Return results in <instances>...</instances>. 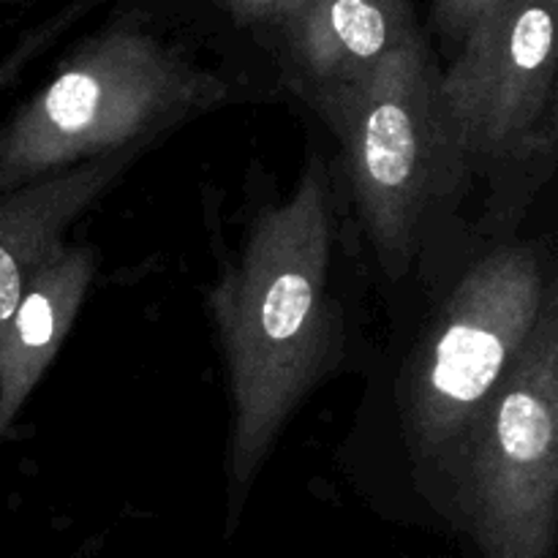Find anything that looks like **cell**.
I'll list each match as a JSON object with an SVG mask.
<instances>
[{
  "mask_svg": "<svg viewBox=\"0 0 558 558\" xmlns=\"http://www.w3.org/2000/svg\"><path fill=\"white\" fill-rule=\"evenodd\" d=\"M332 238V178L314 153L292 194L251 223L243 248L210 294L232 390V515L338 349Z\"/></svg>",
  "mask_w": 558,
  "mask_h": 558,
  "instance_id": "obj_1",
  "label": "cell"
},
{
  "mask_svg": "<svg viewBox=\"0 0 558 558\" xmlns=\"http://www.w3.org/2000/svg\"><path fill=\"white\" fill-rule=\"evenodd\" d=\"M98 3H107V0H71V3L63 5L58 14H52L47 22L33 27L31 33H25V36L20 38V44L0 60V93L25 71V65L31 63V60H36L44 49L52 47L71 25H76L82 16L90 14Z\"/></svg>",
  "mask_w": 558,
  "mask_h": 558,
  "instance_id": "obj_10",
  "label": "cell"
},
{
  "mask_svg": "<svg viewBox=\"0 0 558 558\" xmlns=\"http://www.w3.org/2000/svg\"><path fill=\"white\" fill-rule=\"evenodd\" d=\"M450 483L494 558H543L558 505V300L469 428Z\"/></svg>",
  "mask_w": 558,
  "mask_h": 558,
  "instance_id": "obj_5",
  "label": "cell"
},
{
  "mask_svg": "<svg viewBox=\"0 0 558 558\" xmlns=\"http://www.w3.org/2000/svg\"><path fill=\"white\" fill-rule=\"evenodd\" d=\"M556 298L534 243L490 251L458 281L412 363L403 390L409 441L423 466L450 474L469 428Z\"/></svg>",
  "mask_w": 558,
  "mask_h": 558,
  "instance_id": "obj_4",
  "label": "cell"
},
{
  "mask_svg": "<svg viewBox=\"0 0 558 558\" xmlns=\"http://www.w3.org/2000/svg\"><path fill=\"white\" fill-rule=\"evenodd\" d=\"M96 276L87 245H63L22 292L0 330V445L11 436L22 407L58 357L60 343L85 305Z\"/></svg>",
  "mask_w": 558,
  "mask_h": 558,
  "instance_id": "obj_9",
  "label": "cell"
},
{
  "mask_svg": "<svg viewBox=\"0 0 558 558\" xmlns=\"http://www.w3.org/2000/svg\"><path fill=\"white\" fill-rule=\"evenodd\" d=\"M150 147L153 142H140L0 196V330L31 278L63 248L65 232Z\"/></svg>",
  "mask_w": 558,
  "mask_h": 558,
  "instance_id": "obj_8",
  "label": "cell"
},
{
  "mask_svg": "<svg viewBox=\"0 0 558 558\" xmlns=\"http://www.w3.org/2000/svg\"><path fill=\"white\" fill-rule=\"evenodd\" d=\"M240 27H254L276 36L300 0H218Z\"/></svg>",
  "mask_w": 558,
  "mask_h": 558,
  "instance_id": "obj_12",
  "label": "cell"
},
{
  "mask_svg": "<svg viewBox=\"0 0 558 558\" xmlns=\"http://www.w3.org/2000/svg\"><path fill=\"white\" fill-rule=\"evenodd\" d=\"M414 0H300L276 47L300 98L357 80L417 33Z\"/></svg>",
  "mask_w": 558,
  "mask_h": 558,
  "instance_id": "obj_7",
  "label": "cell"
},
{
  "mask_svg": "<svg viewBox=\"0 0 558 558\" xmlns=\"http://www.w3.org/2000/svg\"><path fill=\"white\" fill-rule=\"evenodd\" d=\"M556 11L554 0H507L439 71L441 104L469 174L554 158Z\"/></svg>",
  "mask_w": 558,
  "mask_h": 558,
  "instance_id": "obj_6",
  "label": "cell"
},
{
  "mask_svg": "<svg viewBox=\"0 0 558 558\" xmlns=\"http://www.w3.org/2000/svg\"><path fill=\"white\" fill-rule=\"evenodd\" d=\"M430 3V25L436 36L452 47L456 52L463 38L494 11H499L507 0H428Z\"/></svg>",
  "mask_w": 558,
  "mask_h": 558,
  "instance_id": "obj_11",
  "label": "cell"
},
{
  "mask_svg": "<svg viewBox=\"0 0 558 558\" xmlns=\"http://www.w3.org/2000/svg\"><path fill=\"white\" fill-rule=\"evenodd\" d=\"M554 3H558V0H554Z\"/></svg>",
  "mask_w": 558,
  "mask_h": 558,
  "instance_id": "obj_13",
  "label": "cell"
},
{
  "mask_svg": "<svg viewBox=\"0 0 558 558\" xmlns=\"http://www.w3.org/2000/svg\"><path fill=\"white\" fill-rule=\"evenodd\" d=\"M439 71L417 31L357 80L303 98L341 142L357 216L392 281L412 270L434 218L469 178Z\"/></svg>",
  "mask_w": 558,
  "mask_h": 558,
  "instance_id": "obj_3",
  "label": "cell"
},
{
  "mask_svg": "<svg viewBox=\"0 0 558 558\" xmlns=\"http://www.w3.org/2000/svg\"><path fill=\"white\" fill-rule=\"evenodd\" d=\"M223 98L221 76L153 31L142 11H120L0 125V196L90 158L156 142Z\"/></svg>",
  "mask_w": 558,
  "mask_h": 558,
  "instance_id": "obj_2",
  "label": "cell"
}]
</instances>
